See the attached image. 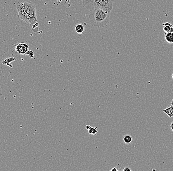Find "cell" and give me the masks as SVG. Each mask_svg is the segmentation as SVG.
Masks as SVG:
<instances>
[{
	"instance_id": "1",
	"label": "cell",
	"mask_w": 173,
	"mask_h": 171,
	"mask_svg": "<svg viewBox=\"0 0 173 171\" xmlns=\"http://www.w3.org/2000/svg\"><path fill=\"white\" fill-rule=\"evenodd\" d=\"M110 13L103 9L97 8L89 13L90 23L93 26L105 27L110 22Z\"/></svg>"
},
{
	"instance_id": "2",
	"label": "cell",
	"mask_w": 173,
	"mask_h": 171,
	"mask_svg": "<svg viewBox=\"0 0 173 171\" xmlns=\"http://www.w3.org/2000/svg\"><path fill=\"white\" fill-rule=\"evenodd\" d=\"M24 6L28 14L30 20V25H33L37 22V18L36 15V6L34 3L31 2H24Z\"/></svg>"
},
{
	"instance_id": "3",
	"label": "cell",
	"mask_w": 173,
	"mask_h": 171,
	"mask_svg": "<svg viewBox=\"0 0 173 171\" xmlns=\"http://www.w3.org/2000/svg\"><path fill=\"white\" fill-rule=\"evenodd\" d=\"M16 8L18 13L19 18L28 23H30L29 17L28 16V14H27L26 11L24 6L23 3L22 2L17 5Z\"/></svg>"
},
{
	"instance_id": "4",
	"label": "cell",
	"mask_w": 173,
	"mask_h": 171,
	"mask_svg": "<svg viewBox=\"0 0 173 171\" xmlns=\"http://www.w3.org/2000/svg\"><path fill=\"white\" fill-rule=\"evenodd\" d=\"M113 4L114 0H101L98 4V8L103 9L110 13L113 9Z\"/></svg>"
},
{
	"instance_id": "5",
	"label": "cell",
	"mask_w": 173,
	"mask_h": 171,
	"mask_svg": "<svg viewBox=\"0 0 173 171\" xmlns=\"http://www.w3.org/2000/svg\"><path fill=\"white\" fill-rule=\"evenodd\" d=\"M83 5L84 8H86L90 11L98 8V4L101 0H82Z\"/></svg>"
},
{
	"instance_id": "6",
	"label": "cell",
	"mask_w": 173,
	"mask_h": 171,
	"mask_svg": "<svg viewBox=\"0 0 173 171\" xmlns=\"http://www.w3.org/2000/svg\"><path fill=\"white\" fill-rule=\"evenodd\" d=\"M15 49L18 53L24 54L29 50V46L26 43H20L15 45Z\"/></svg>"
},
{
	"instance_id": "7",
	"label": "cell",
	"mask_w": 173,
	"mask_h": 171,
	"mask_svg": "<svg viewBox=\"0 0 173 171\" xmlns=\"http://www.w3.org/2000/svg\"><path fill=\"white\" fill-rule=\"evenodd\" d=\"M75 29L78 34H83L85 31V27L83 24L81 23L77 24L75 27Z\"/></svg>"
},
{
	"instance_id": "8",
	"label": "cell",
	"mask_w": 173,
	"mask_h": 171,
	"mask_svg": "<svg viewBox=\"0 0 173 171\" xmlns=\"http://www.w3.org/2000/svg\"><path fill=\"white\" fill-rule=\"evenodd\" d=\"M165 40L166 42L169 44H171L173 43V33L168 32L165 33Z\"/></svg>"
},
{
	"instance_id": "9",
	"label": "cell",
	"mask_w": 173,
	"mask_h": 171,
	"mask_svg": "<svg viewBox=\"0 0 173 171\" xmlns=\"http://www.w3.org/2000/svg\"><path fill=\"white\" fill-rule=\"evenodd\" d=\"M163 111L169 117H173V106L172 105L170 107H167Z\"/></svg>"
},
{
	"instance_id": "10",
	"label": "cell",
	"mask_w": 173,
	"mask_h": 171,
	"mask_svg": "<svg viewBox=\"0 0 173 171\" xmlns=\"http://www.w3.org/2000/svg\"><path fill=\"white\" fill-rule=\"evenodd\" d=\"M124 141L126 144H129L132 141V137L129 135H126L124 137Z\"/></svg>"
},
{
	"instance_id": "11",
	"label": "cell",
	"mask_w": 173,
	"mask_h": 171,
	"mask_svg": "<svg viewBox=\"0 0 173 171\" xmlns=\"http://www.w3.org/2000/svg\"><path fill=\"white\" fill-rule=\"evenodd\" d=\"M16 60V58L14 57H12L11 58H6V59L4 60L3 61V62H2V63H3L4 65H6V64L11 63L12 62H13V61H15Z\"/></svg>"
},
{
	"instance_id": "12",
	"label": "cell",
	"mask_w": 173,
	"mask_h": 171,
	"mask_svg": "<svg viewBox=\"0 0 173 171\" xmlns=\"http://www.w3.org/2000/svg\"><path fill=\"white\" fill-rule=\"evenodd\" d=\"M88 131L89 134H91L93 135H95L98 132L97 127H91V128L89 129Z\"/></svg>"
},
{
	"instance_id": "13",
	"label": "cell",
	"mask_w": 173,
	"mask_h": 171,
	"mask_svg": "<svg viewBox=\"0 0 173 171\" xmlns=\"http://www.w3.org/2000/svg\"><path fill=\"white\" fill-rule=\"evenodd\" d=\"M171 27H172L164 26V27H163V31L165 32V33H168Z\"/></svg>"
},
{
	"instance_id": "14",
	"label": "cell",
	"mask_w": 173,
	"mask_h": 171,
	"mask_svg": "<svg viewBox=\"0 0 173 171\" xmlns=\"http://www.w3.org/2000/svg\"><path fill=\"white\" fill-rule=\"evenodd\" d=\"M162 26H163L173 27V25H172L170 23H169V22H166V23L162 24Z\"/></svg>"
},
{
	"instance_id": "15",
	"label": "cell",
	"mask_w": 173,
	"mask_h": 171,
	"mask_svg": "<svg viewBox=\"0 0 173 171\" xmlns=\"http://www.w3.org/2000/svg\"><path fill=\"white\" fill-rule=\"evenodd\" d=\"M123 171H132V169H130L129 167H125V168H124L123 170Z\"/></svg>"
},
{
	"instance_id": "16",
	"label": "cell",
	"mask_w": 173,
	"mask_h": 171,
	"mask_svg": "<svg viewBox=\"0 0 173 171\" xmlns=\"http://www.w3.org/2000/svg\"><path fill=\"white\" fill-rule=\"evenodd\" d=\"M111 171H119V169L116 167H114L112 168L111 170H110Z\"/></svg>"
},
{
	"instance_id": "17",
	"label": "cell",
	"mask_w": 173,
	"mask_h": 171,
	"mask_svg": "<svg viewBox=\"0 0 173 171\" xmlns=\"http://www.w3.org/2000/svg\"><path fill=\"white\" fill-rule=\"evenodd\" d=\"M91 125H86V129H87V130H89V129H91Z\"/></svg>"
},
{
	"instance_id": "18",
	"label": "cell",
	"mask_w": 173,
	"mask_h": 171,
	"mask_svg": "<svg viewBox=\"0 0 173 171\" xmlns=\"http://www.w3.org/2000/svg\"><path fill=\"white\" fill-rule=\"evenodd\" d=\"M29 56H30L31 57H34V53H33V52H31V51L30 52V53L29 54Z\"/></svg>"
},
{
	"instance_id": "19",
	"label": "cell",
	"mask_w": 173,
	"mask_h": 171,
	"mask_svg": "<svg viewBox=\"0 0 173 171\" xmlns=\"http://www.w3.org/2000/svg\"><path fill=\"white\" fill-rule=\"evenodd\" d=\"M170 129H171L172 131L173 132V122H172L170 126Z\"/></svg>"
},
{
	"instance_id": "20",
	"label": "cell",
	"mask_w": 173,
	"mask_h": 171,
	"mask_svg": "<svg viewBox=\"0 0 173 171\" xmlns=\"http://www.w3.org/2000/svg\"><path fill=\"white\" fill-rule=\"evenodd\" d=\"M171 104L173 106V99H172V101L171 103Z\"/></svg>"
},
{
	"instance_id": "21",
	"label": "cell",
	"mask_w": 173,
	"mask_h": 171,
	"mask_svg": "<svg viewBox=\"0 0 173 171\" xmlns=\"http://www.w3.org/2000/svg\"><path fill=\"white\" fill-rule=\"evenodd\" d=\"M172 78H173V75H172Z\"/></svg>"
}]
</instances>
